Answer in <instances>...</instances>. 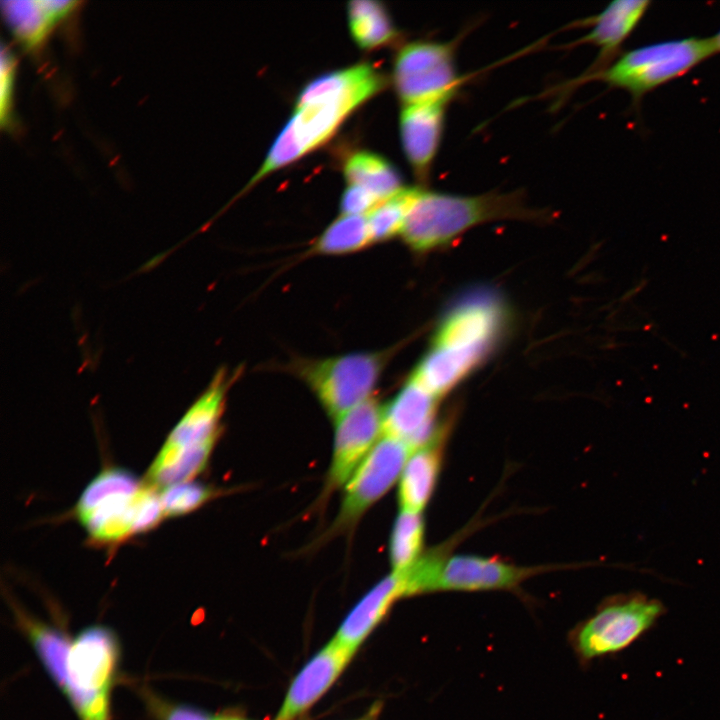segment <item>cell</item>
Instances as JSON below:
<instances>
[{"label":"cell","mask_w":720,"mask_h":720,"mask_svg":"<svg viewBox=\"0 0 720 720\" xmlns=\"http://www.w3.org/2000/svg\"><path fill=\"white\" fill-rule=\"evenodd\" d=\"M386 360L387 353L356 352L318 360H296L291 369L335 421L371 397Z\"/></svg>","instance_id":"277c9868"},{"label":"cell","mask_w":720,"mask_h":720,"mask_svg":"<svg viewBox=\"0 0 720 720\" xmlns=\"http://www.w3.org/2000/svg\"><path fill=\"white\" fill-rule=\"evenodd\" d=\"M663 604L641 593L608 601L574 633V647L583 660L626 649L664 614Z\"/></svg>","instance_id":"5b68a950"},{"label":"cell","mask_w":720,"mask_h":720,"mask_svg":"<svg viewBox=\"0 0 720 720\" xmlns=\"http://www.w3.org/2000/svg\"><path fill=\"white\" fill-rule=\"evenodd\" d=\"M142 487L137 476L128 470L116 467L105 469L84 489L77 502L75 513L79 516L108 496L134 494Z\"/></svg>","instance_id":"f1b7e54d"},{"label":"cell","mask_w":720,"mask_h":720,"mask_svg":"<svg viewBox=\"0 0 720 720\" xmlns=\"http://www.w3.org/2000/svg\"><path fill=\"white\" fill-rule=\"evenodd\" d=\"M515 217H532L519 193L462 196L419 188L401 234L410 248L426 251L477 224Z\"/></svg>","instance_id":"7a4b0ae2"},{"label":"cell","mask_w":720,"mask_h":720,"mask_svg":"<svg viewBox=\"0 0 720 720\" xmlns=\"http://www.w3.org/2000/svg\"><path fill=\"white\" fill-rule=\"evenodd\" d=\"M506 320L505 305L495 292L472 290L449 308L440 322L432 347L484 359L501 336Z\"/></svg>","instance_id":"52a82bcc"},{"label":"cell","mask_w":720,"mask_h":720,"mask_svg":"<svg viewBox=\"0 0 720 720\" xmlns=\"http://www.w3.org/2000/svg\"><path fill=\"white\" fill-rule=\"evenodd\" d=\"M424 521L421 513L401 510L393 525L390 540V561L393 571L412 566L422 555Z\"/></svg>","instance_id":"4316f807"},{"label":"cell","mask_w":720,"mask_h":720,"mask_svg":"<svg viewBox=\"0 0 720 720\" xmlns=\"http://www.w3.org/2000/svg\"><path fill=\"white\" fill-rule=\"evenodd\" d=\"M418 191V187H404L369 212L367 220L372 242L386 241L402 233Z\"/></svg>","instance_id":"83f0119b"},{"label":"cell","mask_w":720,"mask_h":720,"mask_svg":"<svg viewBox=\"0 0 720 720\" xmlns=\"http://www.w3.org/2000/svg\"><path fill=\"white\" fill-rule=\"evenodd\" d=\"M43 665L56 684L64 691L67 680V660L71 644L59 630L18 614Z\"/></svg>","instance_id":"d4e9b609"},{"label":"cell","mask_w":720,"mask_h":720,"mask_svg":"<svg viewBox=\"0 0 720 720\" xmlns=\"http://www.w3.org/2000/svg\"><path fill=\"white\" fill-rule=\"evenodd\" d=\"M15 61L13 56L4 47L1 52V123L4 126L10 121V99L14 76Z\"/></svg>","instance_id":"1f68e13d"},{"label":"cell","mask_w":720,"mask_h":720,"mask_svg":"<svg viewBox=\"0 0 720 720\" xmlns=\"http://www.w3.org/2000/svg\"><path fill=\"white\" fill-rule=\"evenodd\" d=\"M333 453L322 498L346 485L382 435V407L369 397L335 420Z\"/></svg>","instance_id":"9c48e42d"},{"label":"cell","mask_w":720,"mask_h":720,"mask_svg":"<svg viewBox=\"0 0 720 720\" xmlns=\"http://www.w3.org/2000/svg\"><path fill=\"white\" fill-rule=\"evenodd\" d=\"M364 720H367V719H364Z\"/></svg>","instance_id":"d590c367"},{"label":"cell","mask_w":720,"mask_h":720,"mask_svg":"<svg viewBox=\"0 0 720 720\" xmlns=\"http://www.w3.org/2000/svg\"><path fill=\"white\" fill-rule=\"evenodd\" d=\"M403 597H407L403 575L401 572L392 571L377 582L353 607L334 639L354 654L394 602Z\"/></svg>","instance_id":"e0dca14e"},{"label":"cell","mask_w":720,"mask_h":720,"mask_svg":"<svg viewBox=\"0 0 720 720\" xmlns=\"http://www.w3.org/2000/svg\"><path fill=\"white\" fill-rule=\"evenodd\" d=\"M412 452L402 441L381 437L346 483L338 514L327 535L334 536L353 528L400 478Z\"/></svg>","instance_id":"ba28073f"},{"label":"cell","mask_w":720,"mask_h":720,"mask_svg":"<svg viewBox=\"0 0 720 720\" xmlns=\"http://www.w3.org/2000/svg\"><path fill=\"white\" fill-rule=\"evenodd\" d=\"M482 360L472 354L432 347L417 364L410 379L438 398L454 387Z\"/></svg>","instance_id":"44dd1931"},{"label":"cell","mask_w":720,"mask_h":720,"mask_svg":"<svg viewBox=\"0 0 720 720\" xmlns=\"http://www.w3.org/2000/svg\"><path fill=\"white\" fill-rule=\"evenodd\" d=\"M119 657V644L111 630L90 626L74 642L67 660L64 692L70 701L79 697L109 695Z\"/></svg>","instance_id":"30bf717a"},{"label":"cell","mask_w":720,"mask_h":720,"mask_svg":"<svg viewBox=\"0 0 720 720\" xmlns=\"http://www.w3.org/2000/svg\"><path fill=\"white\" fill-rule=\"evenodd\" d=\"M714 54L711 38L661 41L621 52L605 68L580 80H600L626 90L637 103L646 93L686 74Z\"/></svg>","instance_id":"3957f363"},{"label":"cell","mask_w":720,"mask_h":720,"mask_svg":"<svg viewBox=\"0 0 720 720\" xmlns=\"http://www.w3.org/2000/svg\"><path fill=\"white\" fill-rule=\"evenodd\" d=\"M348 19L352 37L360 48H377L392 43L399 36L387 10L378 1L349 2Z\"/></svg>","instance_id":"cb8c5ba5"},{"label":"cell","mask_w":720,"mask_h":720,"mask_svg":"<svg viewBox=\"0 0 720 720\" xmlns=\"http://www.w3.org/2000/svg\"><path fill=\"white\" fill-rule=\"evenodd\" d=\"M441 435L414 450L402 470L399 482L401 510L421 513L435 488L441 466Z\"/></svg>","instance_id":"ac0fdd59"},{"label":"cell","mask_w":720,"mask_h":720,"mask_svg":"<svg viewBox=\"0 0 720 720\" xmlns=\"http://www.w3.org/2000/svg\"><path fill=\"white\" fill-rule=\"evenodd\" d=\"M218 491L208 485L187 481L164 488L160 494L164 516H180L190 513L212 498Z\"/></svg>","instance_id":"f546056e"},{"label":"cell","mask_w":720,"mask_h":720,"mask_svg":"<svg viewBox=\"0 0 720 720\" xmlns=\"http://www.w3.org/2000/svg\"><path fill=\"white\" fill-rule=\"evenodd\" d=\"M78 4L64 0L3 1L2 9L16 38L25 46L34 47Z\"/></svg>","instance_id":"d6986e66"},{"label":"cell","mask_w":720,"mask_h":720,"mask_svg":"<svg viewBox=\"0 0 720 720\" xmlns=\"http://www.w3.org/2000/svg\"><path fill=\"white\" fill-rule=\"evenodd\" d=\"M381 201L366 189L349 185L341 198L342 215H363L372 211Z\"/></svg>","instance_id":"4dcf8cb0"},{"label":"cell","mask_w":720,"mask_h":720,"mask_svg":"<svg viewBox=\"0 0 720 720\" xmlns=\"http://www.w3.org/2000/svg\"><path fill=\"white\" fill-rule=\"evenodd\" d=\"M344 175L349 185L366 189L381 202L404 188L402 178L392 163L368 151L353 153L344 164Z\"/></svg>","instance_id":"603a6c76"},{"label":"cell","mask_w":720,"mask_h":720,"mask_svg":"<svg viewBox=\"0 0 720 720\" xmlns=\"http://www.w3.org/2000/svg\"><path fill=\"white\" fill-rule=\"evenodd\" d=\"M650 4L649 0H615L589 19L591 29L581 42L598 47L600 52L587 74L605 68L621 53L622 44L635 30Z\"/></svg>","instance_id":"2e32d148"},{"label":"cell","mask_w":720,"mask_h":720,"mask_svg":"<svg viewBox=\"0 0 720 720\" xmlns=\"http://www.w3.org/2000/svg\"><path fill=\"white\" fill-rule=\"evenodd\" d=\"M437 398L409 379L382 408V435L406 443L413 451L440 435L435 425Z\"/></svg>","instance_id":"8fae6325"},{"label":"cell","mask_w":720,"mask_h":720,"mask_svg":"<svg viewBox=\"0 0 720 720\" xmlns=\"http://www.w3.org/2000/svg\"><path fill=\"white\" fill-rule=\"evenodd\" d=\"M711 38L715 53L720 52V30Z\"/></svg>","instance_id":"836d02e7"},{"label":"cell","mask_w":720,"mask_h":720,"mask_svg":"<svg viewBox=\"0 0 720 720\" xmlns=\"http://www.w3.org/2000/svg\"><path fill=\"white\" fill-rule=\"evenodd\" d=\"M386 84L384 74L368 63L330 72L309 82L248 186L323 144L351 112Z\"/></svg>","instance_id":"6da1fadb"},{"label":"cell","mask_w":720,"mask_h":720,"mask_svg":"<svg viewBox=\"0 0 720 720\" xmlns=\"http://www.w3.org/2000/svg\"><path fill=\"white\" fill-rule=\"evenodd\" d=\"M371 241L367 217L342 215L334 220L311 247L312 254L343 255L367 247Z\"/></svg>","instance_id":"484cf974"},{"label":"cell","mask_w":720,"mask_h":720,"mask_svg":"<svg viewBox=\"0 0 720 720\" xmlns=\"http://www.w3.org/2000/svg\"><path fill=\"white\" fill-rule=\"evenodd\" d=\"M214 720H243V719L235 718V717H222V718H217Z\"/></svg>","instance_id":"e575fe53"},{"label":"cell","mask_w":720,"mask_h":720,"mask_svg":"<svg viewBox=\"0 0 720 720\" xmlns=\"http://www.w3.org/2000/svg\"><path fill=\"white\" fill-rule=\"evenodd\" d=\"M162 720H213L206 713L187 705H173L161 710Z\"/></svg>","instance_id":"d6a6232c"},{"label":"cell","mask_w":720,"mask_h":720,"mask_svg":"<svg viewBox=\"0 0 720 720\" xmlns=\"http://www.w3.org/2000/svg\"><path fill=\"white\" fill-rule=\"evenodd\" d=\"M215 443L186 447L164 443L147 473L150 486L166 488L190 481L206 467Z\"/></svg>","instance_id":"7402d4cb"},{"label":"cell","mask_w":720,"mask_h":720,"mask_svg":"<svg viewBox=\"0 0 720 720\" xmlns=\"http://www.w3.org/2000/svg\"><path fill=\"white\" fill-rule=\"evenodd\" d=\"M238 375L225 367L219 368L206 389L172 429L165 443L186 447L216 442L226 395Z\"/></svg>","instance_id":"5bb4252c"},{"label":"cell","mask_w":720,"mask_h":720,"mask_svg":"<svg viewBox=\"0 0 720 720\" xmlns=\"http://www.w3.org/2000/svg\"><path fill=\"white\" fill-rule=\"evenodd\" d=\"M531 574L496 558L456 555L441 558L435 570L430 592L478 591L513 588Z\"/></svg>","instance_id":"7c38bea8"},{"label":"cell","mask_w":720,"mask_h":720,"mask_svg":"<svg viewBox=\"0 0 720 720\" xmlns=\"http://www.w3.org/2000/svg\"><path fill=\"white\" fill-rule=\"evenodd\" d=\"M393 85L402 105L446 101L456 94L461 77L450 43L418 40L402 46L393 64Z\"/></svg>","instance_id":"8992f818"},{"label":"cell","mask_w":720,"mask_h":720,"mask_svg":"<svg viewBox=\"0 0 720 720\" xmlns=\"http://www.w3.org/2000/svg\"><path fill=\"white\" fill-rule=\"evenodd\" d=\"M142 488L135 494L108 496L77 516L90 538L110 544L134 534L137 502Z\"/></svg>","instance_id":"ffe728a7"},{"label":"cell","mask_w":720,"mask_h":720,"mask_svg":"<svg viewBox=\"0 0 720 720\" xmlns=\"http://www.w3.org/2000/svg\"><path fill=\"white\" fill-rule=\"evenodd\" d=\"M448 103L434 101L402 105L401 143L409 164L421 181L428 178L438 152Z\"/></svg>","instance_id":"4fadbf2b"},{"label":"cell","mask_w":720,"mask_h":720,"mask_svg":"<svg viewBox=\"0 0 720 720\" xmlns=\"http://www.w3.org/2000/svg\"><path fill=\"white\" fill-rule=\"evenodd\" d=\"M352 656L333 638L295 677L275 720H293L307 710L334 683Z\"/></svg>","instance_id":"9a60e30c"}]
</instances>
